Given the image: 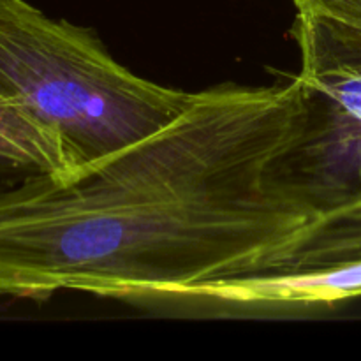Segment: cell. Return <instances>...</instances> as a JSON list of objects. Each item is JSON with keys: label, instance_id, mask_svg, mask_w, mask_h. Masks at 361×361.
Segmentation results:
<instances>
[{"label": "cell", "instance_id": "6da1fadb", "mask_svg": "<svg viewBox=\"0 0 361 361\" xmlns=\"http://www.w3.org/2000/svg\"><path fill=\"white\" fill-rule=\"evenodd\" d=\"M305 116L298 76L217 85L67 182L30 175L0 190V296L164 302L281 270L324 214L293 175Z\"/></svg>", "mask_w": 361, "mask_h": 361}, {"label": "cell", "instance_id": "7a4b0ae2", "mask_svg": "<svg viewBox=\"0 0 361 361\" xmlns=\"http://www.w3.org/2000/svg\"><path fill=\"white\" fill-rule=\"evenodd\" d=\"M0 94L51 127L83 166L175 120L192 92L134 74L90 28L0 0Z\"/></svg>", "mask_w": 361, "mask_h": 361}, {"label": "cell", "instance_id": "3957f363", "mask_svg": "<svg viewBox=\"0 0 361 361\" xmlns=\"http://www.w3.org/2000/svg\"><path fill=\"white\" fill-rule=\"evenodd\" d=\"M305 127L293 171L323 212L361 197V28L296 16Z\"/></svg>", "mask_w": 361, "mask_h": 361}, {"label": "cell", "instance_id": "277c9868", "mask_svg": "<svg viewBox=\"0 0 361 361\" xmlns=\"http://www.w3.org/2000/svg\"><path fill=\"white\" fill-rule=\"evenodd\" d=\"M356 296H361V261L342 267L267 271L200 282L178 289L164 302L203 303L222 309H268L334 305Z\"/></svg>", "mask_w": 361, "mask_h": 361}, {"label": "cell", "instance_id": "5b68a950", "mask_svg": "<svg viewBox=\"0 0 361 361\" xmlns=\"http://www.w3.org/2000/svg\"><path fill=\"white\" fill-rule=\"evenodd\" d=\"M0 136L25 155L37 175L67 182L81 166L62 137L28 109L0 94Z\"/></svg>", "mask_w": 361, "mask_h": 361}, {"label": "cell", "instance_id": "8992f818", "mask_svg": "<svg viewBox=\"0 0 361 361\" xmlns=\"http://www.w3.org/2000/svg\"><path fill=\"white\" fill-rule=\"evenodd\" d=\"M361 261V197L323 214L305 243L277 271L330 268Z\"/></svg>", "mask_w": 361, "mask_h": 361}, {"label": "cell", "instance_id": "52a82bcc", "mask_svg": "<svg viewBox=\"0 0 361 361\" xmlns=\"http://www.w3.org/2000/svg\"><path fill=\"white\" fill-rule=\"evenodd\" d=\"M296 11L361 28V0H293Z\"/></svg>", "mask_w": 361, "mask_h": 361}, {"label": "cell", "instance_id": "ba28073f", "mask_svg": "<svg viewBox=\"0 0 361 361\" xmlns=\"http://www.w3.org/2000/svg\"><path fill=\"white\" fill-rule=\"evenodd\" d=\"M30 175H37V171L18 148L0 136V190Z\"/></svg>", "mask_w": 361, "mask_h": 361}]
</instances>
